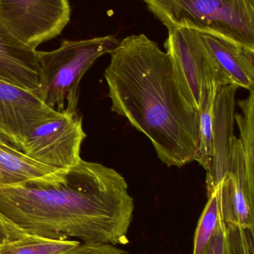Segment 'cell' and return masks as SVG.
Here are the masks:
<instances>
[{"mask_svg":"<svg viewBox=\"0 0 254 254\" xmlns=\"http://www.w3.org/2000/svg\"><path fill=\"white\" fill-rule=\"evenodd\" d=\"M220 218L225 223L254 230V185L249 182L240 139L234 137L226 172L219 184Z\"/></svg>","mask_w":254,"mask_h":254,"instance_id":"30bf717a","label":"cell"},{"mask_svg":"<svg viewBox=\"0 0 254 254\" xmlns=\"http://www.w3.org/2000/svg\"><path fill=\"white\" fill-rule=\"evenodd\" d=\"M115 36L81 40H64L49 52L37 51L40 64V99L52 110L77 112L79 86L85 73L103 55L111 53L119 44Z\"/></svg>","mask_w":254,"mask_h":254,"instance_id":"277c9868","label":"cell"},{"mask_svg":"<svg viewBox=\"0 0 254 254\" xmlns=\"http://www.w3.org/2000/svg\"><path fill=\"white\" fill-rule=\"evenodd\" d=\"M0 143H10L8 141H7L5 139H4L2 137H1V136H0ZM12 146H13V145H12Z\"/></svg>","mask_w":254,"mask_h":254,"instance_id":"ffe728a7","label":"cell"},{"mask_svg":"<svg viewBox=\"0 0 254 254\" xmlns=\"http://www.w3.org/2000/svg\"><path fill=\"white\" fill-rule=\"evenodd\" d=\"M167 27L186 28L254 49V0H143Z\"/></svg>","mask_w":254,"mask_h":254,"instance_id":"3957f363","label":"cell"},{"mask_svg":"<svg viewBox=\"0 0 254 254\" xmlns=\"http://www.w3.org/2000/svg\"><path fill=\"white\" fill-rule=\"evenodd\" d=\"M59 169L42 164L10 143H0V186L46 177Z\"/></svg>","mask_w":254,"mask_h":254,"instance_id":"4fadbf2b","label":"cell"},{"mask_svg":"<svg viewBox=\"0 0 254 254\" xmlns=\"http://www.w3.org/2000/svg\"><path fill=\"white\" fill-rule=\"evenodd\" d=\"M60 112L43 102L38 94L0 80V136L22 150L33 129Z\"/></svg>","mask_w":254,"mask_h":254,"instance_id":"9c48e42d","label":"cell"},{"mask_svg":"<svg viewBox=\"0 0 254 254\" xmlns=\"http://www.w3.org/2000/svg\"><path fill=\"white\" fill-rule=\"evenodd\" d=\"M70 15L69 0H0V18L4 25L34 50L58 37Z\"/></svg>","mask_w":254,"mask_h":254,"instance_id":"52a82bcc","label":"cell"},{"mask_svg":"<svg viewBox=\"0 0 254 254\" xmlns=\"http://www.w3.org/2000/svg\"><path fill=\"white\" fill-rule=\"evenodd\" d=\"M223 86L207 94L199 110V140L195 161L207 171V197L225 176L234 135L236 93Z\"/></svg>","mask_w":254,"mask_h":254,"instance_id":"5b68a950","label":"cell"},{"mask_svg":"<svg viewBox=\"0 0 254 254\" xmlns=\"http://www.w3.org/2000/svg\"><path fill=\"white\" fill-rule=\"evenodd\" d=\"M242 114L236 113L234 120L240 129V143L243 148L246 170L249 182L254 185V90L250 91L249 97L237 102Z\"/></svg>","mask_w":254,"mask_h":254,"instance_id":"2e32d148","label":"cell"},{"mask_svg":"<svg viewBox=\"0 0 254 254\" xmlns=\"http://www.w3.org/2000/svg\"><path fill=\"white\" fill-rule=\"evenodd\" d=\"M67 254H130L117 248V246L102 243H80Z\"/></svg>","mask_w":254,"mask_h":254,"instance_id":"ac0fdd59","label":"cell"},{"mask_svg":"<svg viewBox=\"0 0 254 254\" xmlns=\"http://www.w3.org/2000/svg\"><path fill=\"white\" fill-rule=\"evenodd\" d=\"M110 55L104 75L111 111L144 134L167 167L195 161L199 111L183 95L168 54L140 34L119 41Z\"/></svg>","mask_w":254,"mask_h":254,"instance_id":"7a4b0ae2","label":"cell"},{"mask_svg":"<svg viewBox=\"0 0 254 254\" xmlns=\"http://www.w3.org/2000/svg\"><path fill=\"white\" fill-rule=\"evenodd\" d=\"M80 243L76 240L27 234L22 238L0 245V254H67Z\"/></svg>","mask_w":254,"mask_h":254,"instance_id":"9a60e30c","label":"cell"},{"mask_svg":"<svg viewBox=\"0 0 254 254\" xmlns=\"http://www.w3.org/2000/svg\"><path fill=\"white\" fill-rule=\"evenodd\" d=\"M164 47L183 95L198 111L209 92L231 85L199 32L168 29Z\"/></svg>","mask_w":254,"mask_h":254,"instance_id":"8992f818","label":"cell"},{"mask_svg":"<svg viewBox=\"0 0 254 254\" xmlns=\"http://www.w3.org/2000/svg\"><path fill=\"white\" fill-rule=\"evenodd\" d=\"M27 234L0 214V245L22 238Z\"/></svg>","mask_w":254,"mask_h":254,"instance_id":"d6986e66","label":"cell"},{"mask_svg":"<svg viewBox=\"0 0 254 254\" xmlns=\"http://www.w3.org/2000/svg\"><path fill=\"white\" fill-rule=\"evenodd\" d=\"M220 219L219 185L208 196V201L198 221L194 237L193 254H203L211 241Z\"/></svg>","mask_w":254,"mask_h":254,"instance_id":"e0dca14e","label":"cell"},{"mask_svg":"<svg viewBox=\"0 0 254 254\" xmlns=\"http://www.w3.org/2000/svg\"><path fill=\"white\" fill-rule=\"evenodd\" d=\"M201 34L231 85L249 92L254 90V49L208 34Z\"/></svg>","mask_w":254,"mask_h":254,"instance_id":"7c38bea8","label":"cell"},{"mask_svg":"<svg viewBox=\"0 0 254 254\" xmlns=\"http://www.w3.org/2000/svg\"><path fill=\"white\" fill-rule=\"evenodd\" d=\"M203 254H254V230L225 223L220 218Z\"/></svg>","mask_w":254,"mask_h":254,"instance_id":"5bb4252c","label":"cell"},{"mask_svg":"<svg viewBox=\"0 0 254 254\" xmlns=\"http://www.w3.org/2000/svg\"><path fill=\"white\" fill-rule=\"evenodd\" d=\"M86 137L82 116L62 112L43 122L25 139L22 152L33 159L57 168H68L82 161L81 147Z\"/></svg>","mask_w":254,"mask_h":254,"instance_id":"ba28073f","label":"cell"},{"mask_svg":"<svg viewBox=\"0 0 254 254\" xmlns=\"http://www.w3.org/2000/svg\"><path fill=\"white\" fill-rule=\"evenodd\" d=\"M134 211L125 178L83 159L46 177L0 186V214L27 234L48 238L124 246Z\"/></svg>","mask_w":254,"mask_h":254,"instance_id":"6da1fadb","label":"cell"},{"mask_svg":"<svg viewBox=\"0 0 254 254\" xmlns=\"http://www.w3.org/2000/svg\"><path fill=\"white\" fill-rule=\"evenodd\" d=\"M40 76L37 50L19 41L0 18V80L37 93Z\"/></svg>","mask_w":254,"mask_h":254,"instance_id":"8fae6325","label":"cell"}]
</instances>
